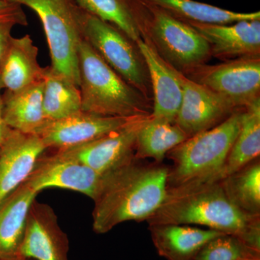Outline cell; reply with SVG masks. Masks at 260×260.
Returning <instances> with one entry per match:
<instances>
[{
    "label": "cell",
    "mask_w": 260,
    "mask_h": 260,
    "mask_svg": "<svg viewBox=\"0 0 260 260\" xmlns=\"http://www.w3.org/2000/svg\"><path fill=\"white\" fill-rule=\"evenodd\" d=\"M260 215H248L225 194L220 181L195 182L168 187L150 225H198L239 238L260 250Z\"/></svg>",
    "instance_id": "cell-1"
},
{
    "label": "cell",
    "mask_w": 260,
    "mask_h": 260,
    "mask_svg": "<svg viewBox=\"0 0 260 260\" xmlns=\"http://www.w3.org/2000/svg\"><path fill=\"white\" fill-rule=\"evenodd\" d=\"M168 176L169 168L145 165L136 158L103 175L93 200L94 232L106 234L124 222L148 220L167 195Z\"/></svg>",
    "instance_id": "cell-2"
},
{
    "label": "cell",
    "mask_w": 260,
    "mask_h": 260,
    "mask_svg": "<svg viewBox=\"0 0 260 260\" xmlns=\"http://www.w3.org/2000/svg\"><path fill=\"white\" fill-rule=\"evenodd\" d=\"M141 39H146L162 59L186 74L212 58L209 44L189 24L147 0H124Z\"/></svg>",
    "instance_id": "cell-3"
},
{
    "label": "cell",
    "mask_w": 260,
    "mask_h": 260,
    "mask_svg": "<svg viewBox=\"0 0 260 260\" xmlns=\"http://www.w3.org/2000/svg\"><path fill=\"white\" fill-rule=\"evenodd\" d=\"M81 110L107 116H149L153 105L82 38L78 48Z\"/></svg>",
    "instance_id": "cell-4"
},
{
    "label": "cell",
    "mask_w": 260,
    "mask_h": 260,
    "mask_svg": "<svg viewBox=\"0 0 260 260\" xmlns=\"http://www.w3.org/2000/svg\"><path fill=\"white\" fill-rule=\"evenodd\" d=\"M244 109H237L218 125L187 138L169 152L173 167L169 169L168 187L219 181L240 130Z\"/></svg>",
    "instance_id": "cell-5"
},
{
    "label": "cell",
    "mask_w": 260,
    "mask_h": 260,
    "mask_svg": "<svg viewBox=\"0 0 260 260\" xmlns=\"http://www.w3.org/2000/svg\"><path fill=\"white\" fill-rule=\"evenodd\" d=\"M77 18L83 39L124 81L153 104L148 67L136 43L112 24L90 14L79 6Z\"/></svg>",
    "instance_id": "cell-6"
},
{
    "label": "cell",
    "mask_w": 260,
    "mask_h": 260,
    "mask_svg": "<svg viewBox=\"0 0 260 260\" xmlns=\"http://www.w3.org/2000/svg\"><path fill=\"white\" fill-rule=\"evenodd\" d=\"M37 13L44 27L54 71L80 86L78 48L82 40L75 0H9Z\"/></svg>",
    "instance_id": "cell-7"
},
{
    "label": "cell",
    "mask_w": 260,
    "mask_h": 260,
    "mask_svg": "<svg viewBox=\"0 0 260 260\" xmlns=\"http://www.w3.org/2000/svg\"><path fill=\"white\" fill-rule=\"evenodd\" d=\"M186 78L244 109L260 99V56H244L219 64H202Z\"/></svg>",
    "instance_id": "cell-8"
},
{
    "label": "cell",
    "mask_w": 260,
    "mask_h": 260,
    "mask_svg": "<svg viewBox=\"0 0 260 260\" xmlns=\"http://www.w3.org/2000/svg\"><path fill=\"white\" fill-rule=\"evenodd\" d=\"M145 116H107L81 110L59 120L46 121L37 135L47 150H61L104 138Z\"/></svg>",
    "instance_id": "cell-9"
},
{
    "label": "cell",
    "mask_w": 260,
    "mask_h": 260,
    "mask_svg": "<svg viewBox=\"0 0 260 260\" xmlns=\"http://www.w3.org/2000/svg\"><path fill=\"white\" fill-rule=\"evenodd\" d=\"M102 181L103 176L93 169L54 150L49 153L46 150L39 157L25 182L39 193L47 188H61L94 200Z\"/></svg>",
    "instance_id": "cell-10"
},
{
    "label": "cell",
    "mask_w": 260,
    "mask_h": 260,
    "mask_svg": "<svg viewBox=\"0 0 260 260\" xmlns=\"http://www.w3.org/2000/svg\"><path fill=\"white\" fill-rule=\"evenodd\" d=\"M182 101L175 123L188 136L215 127L237 111L235 106L178 72Z\"/></svg>",
    "instance_id": "cell-11"
},
{
    "label": "cell",
    "mask_w": 260,
    "mask_h": 260,
    "mask_svg": "<svg viewBox=\"0 0 260 260\" xmlns=\"http://www.w3.org/2000/svg\"><path fill=\"white\" fill-rule=\"evenodd\" d=\"M69 240L54 210L34 200L27 216L19 256L23 259L69 260Z\"/></svg>",
    "instance_id": "cell-12"
},
{
    "label": "cell",
    "mask_w": 260,
    "mask_h": 260,
    "mask_svg": "<svg viewBox=\"0 0 260 260\" xmlns=\"http://www.w3.org/2000/svg\"><path fill=\"white\" fill-rule=\"evenodd\" d=\"M150 116L104 138L55 150L87 166L100 175H105L135 158L137 133L142 123Z\"/></svg>",
    "instance_id": "cell-13"
},
{
    "label": "cell",
    "mask_w": 260,
    "mask_h": 260,
    "mask_svg": "<svg viewBox=\"0 0 260 260\" xmlns=\"http://www.w3.org/2000/svg\"><path fill=\"white\" fill-rule=\"evenodd\" d=\"M46 150L37 135L10 130L0 145V205L28 179Z\"/></svg>",
    "instance_id": "cell-14"
},
{
    "label": "cell",
    "mask_w": 260,
    "mask_h": 260,
    "mask_svg": "<svg viewBox=\"0 0 260 260\" xmlns=\"http://www.w3.org/2000/svg\"><path fill=\"white\" fill-rule=\"evenodd\" d=\"M209 44L212 57L228 61L260 56V20L232 24L189 23Z\"/></svg>",
    "instance_id": "cell-15"
},
{
    "label": "cell",
    "mask_w": 260,
    "mask_h": 260,
    "mask_svg": "<svg viewBox=\"0 0 260 260\" xmlns=\"http://www.w3.org/2000/svg\"><path fill=\"white\" fill-rule=\"evenodd\" d=\"M148 67L153 90V117L162 118L175 123L182 101V86L178 71L162 59L146 39L136 42Z\"/></svg>",
    "instance_id": "cell-16"
},
{
    "label": "cell",
    "mask_w": 260,
    "mask_h": 260,
    "mask_svg": "<svg viewBox=\"0 0 260 260\" xmlns=\"http://www.w3.org/2000/svg\"><path fill=\"white\" fill-rule=\"evenodd\" d=\"M38 194L25 181L0 205V259H21L19 251L27 216Z\"/></svg>",
    "instance_id": "cell-17"
},
{
    "label": "cell",
    "mask_w": 260,
    "mask_h": 260,
    "mask_svg": "<svg viewBox=\"0 0 260 260\" xmlns=\"http://www.w3.org/2000/svg\"><path fill=\"white\" fill-rule=\"evenodd\" d=\"M150 230L158 254L167 260H194L207 243L223 234L212 229L174 224L150 225Z\"/></svg>",
    "instance_id": "cell-18"
},
{
    "label": "cell",
    "mask_w": 260,
    "mask_h": 260,
    "mask_svg": "<svg viewBox=\"0 0 260 260\" xmlns=\"http://www.w3.org/2000/svg\"><path fill=\"white\" fill-rule=\"evenodd\" d=\"M44 80L17 90L2 93L3 114L10 129L37 135L46 123L43 110Z\"/></svg>",
    "instance_id": "cell-19"
},
{
    "label": "cell",
    "mask_w": 260,
    "mask_h": 260,
    "mask_svg": "<svg viewBox=\"0 0 260 260\" xmlns=\"http://www.w3.org/2000/svg\"><path fill=\"white\" fill-rule=\"evenodd\" d=\"M39 49L30 36L12 39L0 69V85L8 91H17L43 80V68L38 61Z\"/></svg>",
    "instance_id": "cell-20"
},
{
    "label": "cell",
    "mask_w": 260,
    "mask_h": 260,
    "mask_svg": "<svg viewBox=\"0 0 260 260\" xmlns=\"http://www.w3.org/2000/svg\"><path fill=\"white\" fill-rule=\"evenodd\" d=\"M176 123L150 115L140 125L136 137L135 157L160 162L170 150L187 139Z\"/></svg>",
    "instance_id": "cell-21"
},
{
    "label": "cell",
    "mask_w": 260,
    "mask_h": 260,
    "mask_svg": "<svg viewBox=\"0 0 260 260\" xmlns=\"http://www.w3.org/2000/svg\"><path fill=\"white\" fill-rule=\"evenodd\" d=\"M260 153V99L244 109L242 124L218 181L259 158Z\"/></svg>",
    "instance_id": "cell-22"
},
{
    "label": "cell",
    "mask_w": 260,
    "mask_h": 260,
    "mask_svg": "<svg viewBox=\"0 0 260 260\" xmlns=\"http://www.w3.org/2000/svg\"><path fill=\"white\" fill-rule=\"evenodd\" d=\"M43 110L46 121L63 119L81 111L79 87L51 66L43 68Z\"/></svg>",
    "instance_id": "cell-23"
},
{
    "label": "cell",
    "mask_w": 260,
    "mask_h": 260,
    "mask_svg": "<svg viewBox=\"0 0 260 260\" xmlns=\"http://www.w3.org/2000/svg\"><path fill=\"white\" fill-rule=\"evenodd\" d=\"M186 23L232 24L244 20H260V13H238L194 0H147Z\"/></svg>",
    "instance_id": "cell-24"
},
{
    "label": "cell",
    "mask_w": 260,
    "mask_h": 260,
    "mask_svg": "<svg viewBox=\"0 0 260 260\" xmlns=\"http://www.w3.org/2000/svg\"><path fill=\"white\" fill-rule=\"evenodd\" d=\"M229 200L242 212L260 215V162L253 160L220 181Z\"/></svg>",
    "instance_id": "cell-25"
},
{
    "label": "cell",
    "mask_w": 260,
    "mask_h": 260,
    "mask_svg": "<svg viewBox=\"0 0 260 260\" xmlns=\"http://www.w3.org/2000/svg\"><path fill=\"white\" fill-rule=\"evenodd\" d=\"M77 5L90 14L112 24L133 42L141 39L139 30L124 0H75Z\"/></svg>",
    "instance_id": "cell-26"
},
{
    "label": "cell",
    "mask_w": 260,
    "mask_h": 260,
    "mask_svg": "<svg viewBox=\"0 0 260 260\" xmlns=\"http://www.w3.org/2000/svg\"><path fill=\"white\" fill-rule=\"evenodd\" d=\"M259 251L248 246L239 238L223 234L207 243L194 260H245L259 259Z\"/></svg>",
    "instance_id": "cell-27"
},
{
    "label": "cell",
    "mask_w": 260,
    "mask_h": 260,
    "mask_svg": "<svg viewBox=\"0 0 260 260\" xmlns=\"http://www.w3.org/2000/svg\"><path fill=\"white\" fill-rule=\"evenodd\" d=\"M0 22L23 26L28 25L26 15L22 5L9 0H0Z\"/></svg>",
    "instance_id": "cell-28"
},
{
    "label": "cell",
    "mask_w": 260,
    "mask_h": 260,
    "mask_svg": "<svg viewBox=\"0 0 260 260\" xmlns=\"http://www.w3.org/2000/svg\"><path fill=\"white\" fill-rule=\"evenodd\" d=\"M14 26V24L12 23L0 22V69L9 49L10 42L13 39L11 31Z\"/></svg>",
    "instance_id": "cell-29"
},
{
    "label": "cell",
    "mask_w": 260,
    "mask_h": 260,
    "mask_svg": "<svg viewBox=\"0 0 260 260\" xmlns=\"http://www.w3.org/2000/svg\"><path fill=\"white\" fill-rule=\"evenodd\" d=\"M3 90L0 85V145L3 144V142L6 139L7 136L9 134L10 130V127L5 124L4 119H3V99H2L1 90Z\"/></svg>",
    "instance_id": "cell-30"
},
{
    "label": "cell",
    "mask_w": 260,
    "mask_h": 260,
    "mask_svg": "<svg viewBox=\"0 0 260 260\" xmlns=\"http://www.w3.org/2000/svg\"><path fill=\"white\" fill-rule=\"evenodd\" d=\"M245 260H259L258 258H250V259H246Z\"/></svg>",
    "instance_id": "cell-31"
},
{
    "label": "cell",
    "mask_w": 260,
    "mask_h": 260,
    "mask_svg": "<svg viewBox=\"0 0 260 260\" xmlns=\"http://www.w3.org/2000/svg\"><path fill=\"white\" fill-rule=\"evenodd\" d=\"M0 260H7V259H0ZM13 260H26V259H13Z\"/></svg>",
    "instance_id": "cell-32"
},
{
    "label": "cell",
    "mask_w": 260,
    "mask_h": 260,
    "mask_svg": "<svg viewBox=\"0 0 260 260\" xmlns=\"http://www.w3.org/2000/svg\"><path fill=\"white\" fill-rule=\"evenodd\" d=\"M26 260H32V259H26Z\"/></svg>",
    "instance_id": "cell-33"
}]
</instances>
